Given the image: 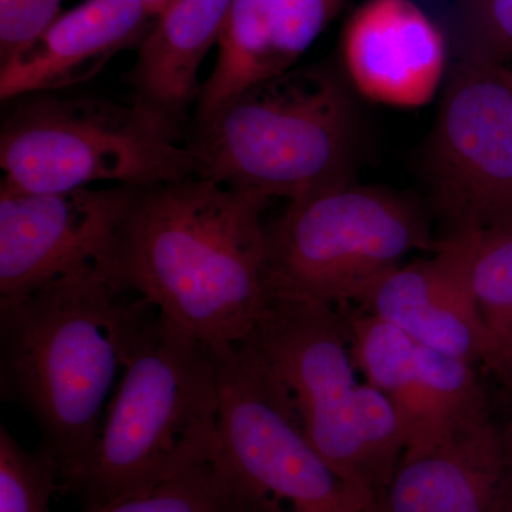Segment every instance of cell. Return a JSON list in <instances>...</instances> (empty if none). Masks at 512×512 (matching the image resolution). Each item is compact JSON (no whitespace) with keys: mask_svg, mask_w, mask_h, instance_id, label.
Listing matches in <instances>:
<instances>
[{"mask_svg":"<svg viewBox=\"0 0 512 512\" xmlns=\"http://www.w3.org/2000/svg\"><path fill=\"white\" fill-rule=\"evenodd\" d=\"M269 200L198 177L140 188L106 269L192 338L237 345L271 301Z\"/></svg>","mask_w":512,"mask_h":512,"instance_id":"obj_1","label":"cell"},{"mask_svg":"<svg viewBox=\"0 0 512 512\" xmlns=\"http://www.w3.org/2000/svg\"><path fill=\"white\" fill-rule=\"evenodd\" d=\"M153 305L103 265L0 301V390L35 421L60 490L82 466Z\"/></svg>","mask_w":512,"mask_h":512,"instance_id":"obj_2","label":"cell"},{"mask_svg":"<svg viewBox=\"0 0 512 512\" xmlns=\"http://www.w3.org/2000/svg\"><path fill=\"white\" fill-rule=\"evenodd\" d=\"M220 450L211 346L151 316L131 350L89 454L62 490L82 511L147 493Z\"/></svg>","mask_w":512,"mask_h":512,"instance_id":"obj_3","label":"cell"},{"mask_svg":"<svg viewBox=\"0 0 512 512\" xmlns=\"http://www.w3.org/2000/svg\"><path fill=\"white\" fill-rule=\"evenodd\" d=\"M357 140L348 86L325 63L248 87L185 134L195 177L288 202L349 184Z\"/></svg>","mask_w":512,"mask_h":512,"instance_id":"obj_4","label":"cell"},{"mask_svg":"<svg viewBox=\"0 0 512 512\" xmlns=\"http://www.w3.org/2000/svg\"><path fill=\"white\" fill-rule=\"evenodd\" d=\"M6 104L0 192L46 194L100 183L144 188L195 177L184 138L134 100L67 89Z\"/></svg>","mask_w":512,"mask_h":512,"instance_id":"obj_5","label":"cell"},{"mask_svg":"<svg viewBox=\"0 0 512 512\" xmlns=\"http://www.w3.org/2000/svg\"><path fill=\"white\" fill-rule=\"evenodd\" d=\"M266 228L269 299L359 302L417 249H434L429 218L406 195L352 183L291 201Z\"/></svg>","mask_w":512,"mask_h":512,"instance_id":"obj_6","label":"cell"},{"mask_svg":"<svg viewBox=\"0 0 512 512\" xmlns=\"http://www.w3.org/2000/svg\"><path fill=\"white\" fill-rule=\"evenodd\" d=\"M220 394V456L272 512H384L306 439L286 394L239 345L211 348Z\"/></svg>","mask_w":512,"mask_h":512,"instance_id":"obj_7","label":"cell"},{"mask_svg":"<svg viewBox=\"0 0 512 512\" xmlns=\"http://www.w3.org/2000/svg\"><path fill=\"white\" fill-rule=\"evenodd\" d=\"M237 345L286 394L306 439L326 463L380 503L370 490L357 437L359 383L345 316L333 306L272 299Z\"/></svg>","mask_w":512,"mask_h":512,"instance_id":"obj_8","label":"cell"},{"mask_svg":"<svg viewBox=\"0 0 512 512\" xmlns=\"http://www.w3.org/2000/svg\"><path fill=\"white\" fill-rule=\"evenodd\" d=\"M434 208L456 229L512 225V89L508 66L460 57L429 140Z\"/></svg>","mask_w":512,"mask_h":512,"instance_id":"obj_9","label":"cell"},{"mask_svg":"<svg viewBox=\"0 0 512 512\" xmlns=\"http://www.w3.org/2000/svg\"><path fill=\"white\" fill-rule=\"evenodd\" d=\"M138 187L0 192V301L90 265L106 268Z\"/></svg>","mask_w":512,"mask_h":512,"instance_id":"obj_10","label":"cell"},{"mask_svg":"<svg viewBox=\"0 0 512 512\" xmlns=\"http://www.w3.org/2000/svg\"><path fill=\"white\" fill-rule=\"evenodd\" d=\"M477 229L451 231L430 258L387 272L357 302L362 312L392 323L424 348L481 362L484 326L470 281Z\"/></svg>","mask_w":512,"mask_h":512,"instance_id":"obj_11","label":"cell"},{"mask_svg":"<svg viewBox=\"0 0 512 512\" xmlns=\"http://www.w3.org/2000/svg\"><path fill=\"white\" fill-rule=\"evenodd\" d=\"M340 57L350 83L366 99L414 109L439 90L447 40L414 0H366L343 26Z\"/></svg>","mask_w":512,"mask_h":512,"instance_id":"obj_12","label":"cell"},{"mask_svg":"<svg viewBox=\"0 0 512 512\" xmlns=\"http://www.w3.org/2000/svg\"><path fill=\"white\" fill-rule=\"evenodd\" d=\"M384 512H512V434L477 417L404 453Z\"/></svg>","mask_w":512,"mask_h":512,"instance_id":"obj_13","label":"cell"},{"mask_svg":"<svg viewBox=\"0 0 512 512\" xmlns=\"http://www.w3.org/2000/svg\"><path fill=\"white\" fill-rule=\"evenodd\" d=\"M346 0H232L210 76L190 126L204 123L248 87L281 76L339 15Z\"/></svg>","mask_w":512,"mask_h":512,"instance_id":"obj_14","label":"cell"},{"mask_svg":"<svg viewBox=\"0 0 512 512\" xmlns=\"http://www.w3.org/2000/svg\"><path fill=\"white\" fill-rule=\"evenodd\" d=\"M154 23L137 0H84L0 64V100L90 82L117 53L138 49Z\"/></svg>","mask_w":512,"mask_h":512,"instance_id":"obj_15","label":"cell"},{"mask_svg":"<svg viewBox=\"0 0 512 512\" xmlns=\"http://www.w3.org/2000/svg\"><path fill=\"white\" fill-rule=\"evenodd\" d=\"M232 0H175L137 49L124 74L131 100L164 120L185 140L188 111L195 109L198 72L218 45Z\"/></svg>","mask_w":512,"mask_h":512,"instance_id":"obj_16","label":"cell"},{"mask_svg":"<svg viewBox=\"0 0 512 512\" xmlns=\"http://www.w3.org/2000/svg\"><path fill=\"white\" fill-rule=\"evenodd\" d=\"M346 322L355 365L365 375L366 383L396 406L409 433L407 450L430 443L436 426L421 379L419 345L403 330L372 313H353L346 316Z\"/></svg>","mask_w":512,"mask_h":512,"instance_id":"obj_17","label":"cell"},{"mask_svg":"<svg viewBox=\"0 0 512 512\" xmlns=\"http://www.w3.org/2000/svg\"><path fill=\"white\" fill-rule=\"evenodd\" d=\"M470 281L484 326L481 363L512 390V225L477 229Z\"/></svg>","mask_w":512,"mask_h":512,"instance_id":"obj_18","label":"cell"},{"mask_svg":"<svg viewBox=\"0 0 512 512\" xmlns=\"http://www.w3.org/2000/svg\"><path fill=\"white\" fill-rule=\"evenodd\" d=\"M82 512H272L220 456L198 461L147 493Z\"/></svg>","mask_w":512,"mask_h":512,"instance_id":"obj_19","label":"cell"},{"mask_svg":"<svg viewBox=\"0 0 512 512\" xmlns=\"http://www.w3.org/2000/svg\"><path fill=\"white\" fill-rule=\"evenodd\" d=\"M355 410L367 481L384 504L387 488L409 447V433L392 400L370 384H357Z\"/></svg>","mask_w":512,"mask_h":512,"instance_id":"obj_20","label":"cell"},{"mask_svg":"<svg viewBox=\"0 0 512 512\" xmlns=\"http://www.w3.org/2000/svg\"><path fill=\"white\" fill-rule=\"evenodd\" d=\"M419 366L433 409V440L488 413L474 363L419 345Z\"/></svg>","mask_w":512,"mask_h":512,"instance_id":"obj_21","label":"cell"},{"mask_svg":"<svg viewBox=\"0 0 512 512\" xmlns=\"http://www.w3.org/2000/svg\"><path fill=\"white\" fill-rule=\"evenodd\" d=\"M56 490L60 474L55 460L39 447L26 450L0 424V512H53Z\"/></svg>","mask_w":512,"mask_h":512,"instance_id":"obj_22","label":"cell"},{"mask_svg":"<svg viewBox=\"0 0 512 512\" xmlns=\"http://www.w3.org/2000/svg\"><path fill=\"white\" fill-rule=\"evenodd\" d=\"M460 57L512 62V0H454Z\"/></svg>","mask_w":512,"mask_h":512,"instance_id":"obj_23","label":"cell"},{"mask_svg":"<svg viewBox=\"0 0 512 512\" xmlns=\"http://www.w3.org/2000/svg\"><path fill=\"white\" fill-rule=\"evenodd\" d=\"M62 0H0V64L43 35L59 18Z\"/></svg>","mask_w":512,"mask_h":512,"instance_id":"obj_24","label":"cell"},{"mask_svg":"<svg viewBox=\"0 0 512 512\" xmlns=\"http://www.w3.org/2000/svg\"><path fill=\"white\" fill-rule=\"evenodd\" d=\"M137 2L140 3L153 18L157 19L158 16L163 15L165 10L173 5L175 0H137Z\"/></svg>","mask_w":512,"mask_h":512,"instance_id":"obj_25","label":"cell"},{"mask_svg":"<svg viewBox=\"0 0 512 512\" xmlns=\"http://www.w3.org/2000/svg\"><path fill=\"white\" fill-rule=\"evenodd\" d=\"M508 76H510V83H511V89H512V67L508 66Z\"/></svg>","mask_w":512,"mask_h":512,"instance_id":"obj_26","label":"cell"}]
</instances>
